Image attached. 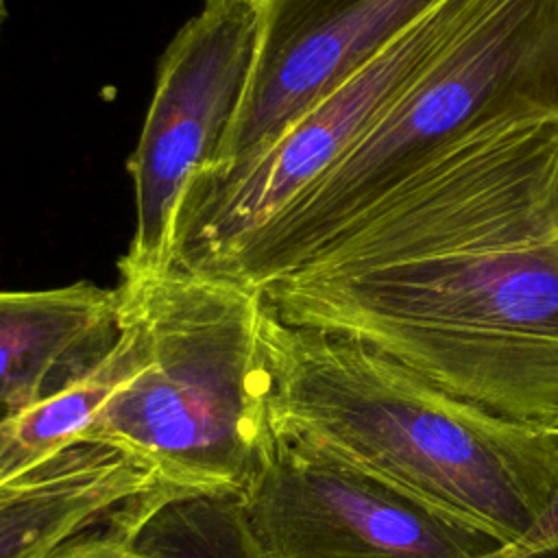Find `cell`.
Masks as SVG:
<instances>
[{
    "mask_svg": "<svg viewBox=\"0 0 558 558\" xmlns=\"http://www.w3.org/2000/svg\"><path fill=\"white\" fill-rule=\"evenodd\" d=\"M7 17H9V0H0V33H2Z\"/></svg>",
    "mask_w": 558,
    "mask_h": 558,
    "instance_id": "cell-13",
    "label": "cell"
},
{
    "mask_svg": "<svg viewBox=\"0 0 558 558\" xmlns=\"http://www.w3.org/2000/svg\"><path fill=\"white\" fill-rule=\"evenodd\" d=\"M262 2L251 89L222 161L211 170H229L259 155L442 0Z\"/></svg>",
    "mask_w": 558,
    "mask_h": 558,
    "instance_id": "cell-8",
    "label": "cell"
},
{
    "mask_svg": "<svg viewBox=\"0 0 558 558\" xmlns=\"http://www.w3.org/2000/svg\"><path fill=\"white\" fill-rule=\"evenodd\" d=\"M493 558H501V554H497V556H493Z\"/></svg>",
    "mask_w": 558,
    "mask_h": 558,
    "instance_id": "cell-15",
    "label": "cell"
},
{
    "mask_svg": "<svg viewBox=\"0 0 558 558\" xmlns=\"http://www.w3.org/2000/svg\"><path fill=\"white\" fill-rule=\"evenodd\" d=\"M118 340L116 288L0 290V423L87 377Z\"/></svg>",
    "mask_w": 558,
    "mask_h": 558,
    "instance_id": "cell-9",
    "label": "cell"
},
{
    "mask_svg": "<svg viewBox=\"0 0 558 558\" xmlns=\"http://www.w3.org/2000/svg\"><path fill=\"white\" fill-rule=\"evenodd\" d=\"M259 338L270 429L514 547L558 493V425L466 403L364 342L281 320Z\"/></svg>",
    "mask_w": 558,
    "mask_h": 558,
    "instance_id": "cell-2",
    "label": "cell"
},
{
    "mask_svg": "<svg viewBox=\"0 0 558 558\" xmlns=\"http://www.w3.org/2000/svg\"><path fill=\"white\" fill-rule=\"evenodd\" d=\"M551 549H558V493L538 523L523 536V541L510 549H504L501 558H523Z\"/></svg>",
    "mask_w": 558,
    "mask_h": 558,
    "instance_id": "cell-12",
    "label": "cell"
},
{
    "mask_svg": "<svg viewBox=\"0 0 558 558\" xmlns=\"http://www.w3.org/2000/svg\"><path fill=\"white\" fill-rule=\"evenodd\" d=\"M163 484L107 442H72L0 482V558H54Z\"/></svg>",
    "mask_w": 558,
    "mask_h": 558,
    "instance_id": "cell-10",
    "label": "cell"
},
{
    "mask_svg": "<svg viewBox=\"0 0 558 558\" xmlns=\"http://www.w3.org/2000/svg\"><path fill=\"white\" fill-rule=\"evenodd\" d=\"M558 118V0H475L377 122L211 275L262 290L471 140Z\"/></svg>",
    "mask_w": 558,
    "mask_h": 558,
    "instance_id": "cell-3",
    "label": "cell"
},
{
    "mask_svg": "<svg viewBox=\"0 0 558 558\" xmlns=\"http://www.w3.org/2000/svg\"><path fill=\"white\" fill-rule=\"evenodd\" d=\"M54 558H246L235 495H190L159 484Z\"/></svg>",
    "mask_w": 558,
    "mask_h": 558,
    "instance_id": "cell-11",
    "label": "cell"
},
{
    "mask_svg": "<svg viewBox=\"0 0 558 558\" xmlns=\"http://www.w3.org/2000/svg\"><path fill=\"white\" fill-rule=\"evenodd\" d=\"M473 4L442 0L259 155L229 170L194 174L174 222L172 266L211 275L377 122L464 24Z\"/></svg>",
    "mask_w": 558,
    "mask_h": 558,
    "instance_id": "cell-5",
    "label": "cell"
},
{
    "mask_svg": "<svg viewBox=\"0 0 558 558\" xmlns=\"http://www.w3.org/2000/svg\"><path fill=\"white\" fill-rule=\"evenodd\" d=\"M262 0H205L161 54L133 155L135 229L120 277L172 266L174 222L190 179L220 166L246 102L262 41Z\"/></svg>",
    "mask_w": 558,
    "mask_h": 558,
    "instance_id": "cell-6",
    "label": "cell"
},
{
    "mask_svg": "<svg viewBox=\"0 0 558 558\" xmlns=\"http://www.w3.org/2000/svg\"><path fill=\"white\" fill-rule=\"evenodd\" d=\"M116 290L140 364L81 440L126 451L183 493L240 495L272 434L262 290L174 266Z\"/></svg>",
    "mask_w": 558,
    "mask_h": 558,
    "instance_id": "cell-4",
    "label": "cell"
},
{
    "mask_svg": "<svg viewBox=\"0 0 558 558\" xmlns=\"http://www.w3.org/2000/svg\"><path fill=\"white\" fill-rule=\"evenodd\" d=\"M246 558H493L504 547L355 469L270 434L240 495Z\"/></svg>",
    "mask_w": 558,
    "mask_h": 558,
    "instance_id": "cell-7",
    "label": "cell"
},
{
    "mask_svg": "<svg viewBox=\"0 0 558 558\" xmlns=\"http://www.w3.org/2000/svg\"><path fill=\"white\" fill-rule=\"evenodd\" d=\"M523 558H558V549L543 551V554H532V556H523Z\"/></svg>",
    "mask_w": 558,
    "mask_h": 558,
    "instance_id": "cell-14",
    "label": "cell"
},
{
    "mask_svg": "<svg viewBox=\"0 0 558 558\" xmlns=\"http://www.w3.org/2000/svg\"><path fill=\"white\" fill-rule=\"evenodd\" d=\"M262 294L466 403L558 425V118L471 140Z\"/></svg>",
    "mask_w": 558,
    "mask_h": 558,
    "instance_id": "cell-1",
    "label": "cell"
}]
</instances>
